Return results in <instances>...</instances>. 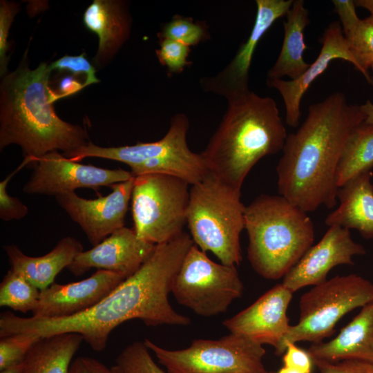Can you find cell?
I'll list each match as a JSON object with an SVG mask.
<instances>
[{"label":"cell","mask_w":373,"mask_h":373,"mask_svg":"<svg viewBox=\"0 0 373 373\" xmlns=\"http://www.w3.org/2000/svg\"><path fill=\"white\" fill-rule=\"evenodd\" d=\"M183 260L173 246H155L150 257L132 276L89 309L71 316L35 318L11 312L0 315V337L30 334L43 338L55 334H80L90 347L104 350L112 331L122 323L139 319L147 326H186L191 319L177 312L169 295Z\"/></svg>","instance_id":"6da1fadb"},{"label":"cell","mask_w":373,"mask_h":373,"mask_svg":"<svg viewBox=\"0 0 373 373\" xmlns=\"http://www.w3.org/2000/svg\"><path fill=\"white\" fill-rule=\"evenodd\" d=\"M365 120L360 106L349 104L340 91L310 105L282 150L276 166L279 194L306 212L333 208L339 158L351 132Z\"/></svg>","instance_id":"7a4b0ae2"},{"label":"cell","mask_w":373,"mask_h":373,"mask_svg":"<svg viewBox=\"0 0 373 373\" xmlns=\"http://www.w3.org/2000/svg\"><path fill=\"white\" fill-rule=\"evenodd\" d=\"M49 65L30 69L25 59L3 76L0 86V149L19 145L31 163L55 151H73L90 141L86 129L56 114L48 86Z\"/></svg>","instance_id":"3957f363"},{"label":"cell","mask_w":373,"mask_h":373,"mask_svg":"<svg viewBox=\"0 0 373 373\" xmlns=\"http://www.w3.org/2000/svg\"><path fill=\"white\" fill-rule=\"evenodd\" d=\"M287 137L276 102L252 91L228 101L218 127L201 152L208 172L241 191L262 157L283 150Z\"/></svg>","instance_id":"277c9868"},{"label":"cell","mask_w":373,"mask_h":373,"mask_svg":"<svg viewBox=\"0 0 373 373\" xmlns=\"http://www.w3.org/2000/svg\"><path fill=\"white\" fill-rule=\"evenodd\" d=\"M307 213L280 195L262 194L245 207L247 258L258 274L283 278L312 246L314 227Z\"/></svg>","instance_id":"5b68a950"},{"label":"cell","mask_w":373,"mask_h":373,"mask_svg":"<svg viewBox=\"0 0 373 373\" xmlns=\"http://www.w3.org/2000/svg\"><path fill=\"white\" fill-rule=\"evenodd\" d=\"M240 197L241 191L209 173L190 188L186 224L194 244L229 266L239 265L242 259L240 237L245 207Z\"/></svg>","instance_id":"8992f818"},{"label":"cell","mask_w":373,"mask_h":373,"mask_svg":"<svg viewBox=\"0 0 373 373\" xmlns=\"http://www.w3.org/2000/svg\"><path fill=\"white\" fill-rule=\"evenodd\" d=\"M189 121L184 113L174 115L164 136L155 142L134 145L102 147L90 141L64 156L75 162L99 157L123 162L134 177L165 174L179 178L191 186L203 180L208 170L201 153L193 152L186 140Z\"/></svg>","instance_id":"52a82bcc"},{"label":"cell","mask_w":373,"mask_h":373,"mask_svg":"<svg viewBox=\"0 0 373 373\" xmlns=\"http://www.w3.org/2000/svg\"><path fill=\"white\" fill-rule=\"evenodd\" d=\"M372 300L373 283L357 274L336 276L314 285L301 296L298 323L291 325L275 354H283L290 343L323 342L343 316Z\"/></svg>","instance_id":"ba28073f"},{"label":"cell","mask_w":373,"mask_h":373,"mask_svg":"<svg viewBox=\"0 0 373 373\" xmlns=\"http://www.w3.org/2000/svg\"><path fill=\"white\" fill-rule=\"evenodd\" d=\"M189 186L179 178L165 174L134 178L131 205L133 229L139 239L156 245L184 232Z\"/></svg>","instance_id":"9c48e42d"},{"label":"cell","mask_w":373,"mask_h":373,"mask_svg":"<svg viewBox=\"0 0 373 373\" xmlns=\"http://www.w3.org/2000/svg\"><path fill=\"white\" fill-rule=\"evenodd\" d=\"M167 373H273L262 362V345L243 335L230 333L219 339H195L181 350H171L145 338Z\"/></svg>","instance_id":"30bf717a"},{"label":"cell","mask_w":373,"mask_h":373,"mask_svg":"<svg viewBox=\"0 0 373 373\" xmlns=\"http://www.w3.org/2000/svg\"><path fill=\"white\" fill-rule=\"evenodd\" d=\"M195 244L186 253L173 283L178 304L197 315L211 317L227 312L243 293L236 266L217 263Z\"/></svg>","instance_id":"8fae6325"},{"label":"cell","mask_w":373,"mask_h":373,"mask_svg":"<svg viewBox=\"0 0 373 373\" xmlns=\"http://www.w3.org/2000/svg\"><path fill=\"white\" fill-rule=\"evenodd\" d=\"M33 164L34 170L23 187L28 194L56 197L79 188L110 186L134 177L122 169H104L72 161L57 151L39 157Z\"/></svg>","instance_id":"7c38bea8"},{"label":"cell","mask_w":373,"mask_h":373,"mask_svg":"<svg viewBox=\"0 0 373 373\" xmlns=\"http://www.w3.org/2000/svg\"><path fill=\"white\" fill-rule=\"evenodd\" d=\"M134 178L111 185L109 194L96 199L83 198L75 191L59 195L55 198L94 247L124 227Z\"/></svg>","instance_id":"4fadbf2b"},{"label":"cell","mask_w":373,"mask_h":373,"mask_svg":"<svg viewBox=\"0 0 373 373\" xmlns=\"http://www.w3.org/2000/svg\"><path fill=\"white\" fill-rule=\"evenodd\" d=\"M294 0H256V15L249 36L238 48L230 63L213 76L204 77V91L225 97L228 101L250 91L249 69L255 50L261 38L279 18L287 15Z\"/></svg>","instance_id":"5bb4252c"},{"label":"cell","mask_w":373,"mask_h":373,"mask_svg":"<svg viewBox=\"0 0 373 373\" xmlns=\"http://www.w3.org/2000/svg\"><path fill=\"white\" fill-rule=\"evenodd\" d=\"M365 253L363 246L352 240L350 229L330 226L283 277L281 283L292 293L306 286L321 284L327 280L332 268L340 265H352L353 256Z\"/></svg>","instance_id":"9a60e30c"},{"label":"cell","mask_w":373,"mask_h":373,"mask_svg":"<svg viewBox=\"0 0 373 373\" xmlns=\"http://www.w3.org/2000/svg\"><path fill=\"white\" fill-rule=\"evenodd\" d=\"M293 293L282 283L274 286L251 305L222 322L230 333L278 348L291 325L287 315Z\"/></svg>","instance_id":"2e32d148"},{"label":"cell","mask_w":373,"mask_h":373,"mask_svg":"<svg viewBox=\"0 0 373 373\" xmlns=\"http://www.w3.org/2000/svg\"><path fill=\"white\" fill-rule=\"evenodd\" d=\"M155 246L139 239L133 228L124 226L90 249L80 252L68 269L75 276L97 268L127 278L150 257Z\"/></svg>","instance_id":"e0dca14e"},{"label":"cell","mask_w":373,"mask_h":373,"mask_svg":"<svg viewBox=\"0 0 373 373\" xmlns=\"http://www.w3.org/2000/svg\"><path fill=\"white\" fill-rule=\"evenodd\" d=\"M126 278L115 272L97 269L87 278L68 284L52 283L41 290L35 318H61L95 306Z\"/></svg>","instance_id":"ac0fdd59"},{"label":"cell","mask_w":373,"mask_h":373,"mask_svg":"<svg viewBox=\"0 0 373 373\" xmlns=\"http://www.w3.org/2000/svg\"><path fill=\"white\" fill-rule=\"evenodd\" d=\"M321 41L322 47L318 57L298 78L287 81L281 79H267L268 87L276 88L282 96L285 108V122L291 127H296L299 124L300 106L304 94L332 60H345L358 70V65L350 50L338 21H333L328 26Z\"/></svg>","instance_id":"d6986e66"},{"label":"cell","mask_w":373,"mask_h":373,"mask_svg":"<svg viewBox=\"0 0 373 373\" xmlns=\"http://www.w3.org/2000/svg\"><path fill=\"white\" fill-rule=\"evenodd\" d=\"M313 361L357 360L373 364V300L328 342L313 343L307 350Z\"/></svg>","instance_id":"ffe728a7"},{"label":"cell","mask_w":373,"mask_h":373,"mask_svg":"<svg viewBox=\"0 0 373 373\" xmlns=\"http://www.w3.org/2000/svg\"><path fill=\"white\" fill-rule=\"evenodd\" d=\"M85 26L99 38L95 63L107 64L129 37L131 17L122 1L95 0L83 16Z\"/></svg>","instance_id":"44dd1931"},{"label":"cell","mask_w":373,"mask_h":373,"mask_svg":"<svg viewBox=\"0 0 373 373\" xmlns=\"http://www.w3.org/2000/svg\"><path fill=\"white\" fill-rule=\"evenodd\" d=\"M3 249L10 269L43 290L54 283L58 274L68 268L83 251V245L76 238L66 236L59 240L51 251L41 256H27L15 245H6Z\"/></svg>","instance_id":"7402d4cb"},{"label":"cell","mask_w":373,"mask_h":373,"mask_svg":"<svg viewBox=\"0 0 373 373\" xmlns=\"http://www.w3.org/2000/svg\"><path fill=\"white\" fill-rule=\"evenodd\" d=\"M372 171L363 172L338 188L340 204L325 218L330 227L356 229L367 239L373 238V184Z\"/></svg>","instance_id":"603a6c76"},{"label":"cell","mask_w":373,"mask_h":373,"mask_svg":"<svg viewBox=\"0 0 373 373\" xmlns=\"http://www.w3.org/2000/svg\"><path fill=\"white\" fill-rule=\"evenodd\" d=\"M284 21V39L274 66L268 70L267 79L288 77L291 80L301 76L309 66L303 58L307 48L304 30L310 23L308 10L303 0H294Z\"/></svg>","instance_id":"cb8c5ba5"},{"label":"cell","mask_w":373,"mask_h":373,"mask_svg":"<svg viewBox=\"0 0 373 373\" xmlns=\"http://www.w3.org/2000/svg\"><path fill=\"white\" fill-rule=\"evenodd\" d=\"M83 341L80 334L75 333L40 338L28 352L22 373H69Z\"/></svg>","instance_id":"d4e9b609"},{"label":"cell","mask_w":373,"mask_h":373,"mask_svg":"<svg viewBox=\"0 0 373 373\" xmlns=\"http://www.w3.org/2000/svg\"><path fill=\"white\" fill-rule=\"evenodd\" d=\"M373 168V124L365 122L349 135L336 171V184L341 187L357 175Z\"/></svg>","instance_id":"484cf974"},{"label":"cell","mask_w":373,"mask_h":373,"mask_svg":"<svg viewBox=\"0 0 373 373\" xmlns=\"http://www.w3.org/2000/svg\"><path fill=\"white\" fill-rule=\"evenodd\" d=\"M41 290L9 269L0 284V306L26 314L38 306Z\"/></svg>","instance_id":"4316f807"},{"label":"cell","mask_w":373,"mask_h":373,"mask_svg":"<svg viewBox=\"0 0 373 373\" xmlns=\"http://www.w3.org/2000/svg\"><path fill=\"white\" fill-rule=\"evenodd\" d=\"M358 70L373 84L368 69L373 64V15L361 19L354 32L345 38Z\"/></svg>","instance_id":"83f0119b"},{"label":"cell","mask_w":373,"mask_h":373,"mask_svg":"<svg viewBox=\"0 0 373 373\" xmlns=\"http://www.w3.org/2000/svg\"><path fill=\"white\" fill-rule=\"evenodd\" d=\"M115 361L123 373H166L155 363L144 341L127 345Z\"/></svg>","instance_id":"f1b7e54d"},{"label":"cell","mask_w":373,"mask_h":373,"mask_svg":"<svg viewBox=\"0 0 373 373\" xmlns=\"http://www.w3.org/2000/svg\"><path fill=\"white\" fill-rule=\"evenodd\" d=\"M158 35L160 39H171L190 47L207 39L208 32L202 23L176 15L163 26Z\"/></svg>","instance_id":"f546056e"},{"label":"cell","mask_w":373,"mask_h":373,"mask_svg":"<svg viewBox=\"0 0 373 373\" xmlns=\"http://www.w3.org/2000/svg\"><path fill=\"white\" fill-rule=\"evenodd\" d=\"M40 338L30 334L0 337V371L23 363L28 352Z\"/></svg>","instance_id":"4dcf8cb0"},{"label":"cell","mask_w":373,"mask_h":373,"mask_svg":"<svg viewBox=\"0 0 373 373\" xmlns=\"http://www.w3.org/2000/svg\"><path fill=\"white\" fill-rule=\"evenodd\" d=\"M190 47L171 39H160V48L156 50L157 59L162 66H166L170 74L180 73L191 64L187 60Z\"/></svg>","instance_id":"1f68e13d"},{"label":"cell","mask_w":373,"mask_h":373,"mask_svg":"<svg viewBox=\"0 0 373 373\" xmlns=\"http://www.w3.org/2000/svg\"><path fill=\"white\" fill-rule=\"evenodd\" d=\"M29 161L24 159L20 166L0 182V218L3 221L21 220L28 213V207L19 199L10 195L7 192L8 184L13 175Z\"/></svg>","instance_id":"d6a6232c"},{"label":"cell","mask_w":373,"mask_h":373,"mask_svg":"<svg viewBox=\"0 0 373 373\" xmlns=\"http://www.w3.org/2000/svg\"><path fill=\"white\" fill-rule=\"evenodd\" d=\"M50 71H68L75 76H81L85 87L99 82L95 75L96 70L85 57L84 54L77 56L66 55L49 65Z\"/></svg>","instance_id":"836d02e7"},{"label":"cell","mask_w":373,"mask_h":373,"mask_svg":"<svg viewBox=\"0 0 373 373\" xmlns=\"http://www.w3.org/2000/svg\"><path fill=\"white\" fill-rule=\"evenodd\" d=\"M19 4L15 2L1 1L0 3V73L5 75L7 71L8 50V35L15 16L19 10Z\"/></svg>","instance_id":"e575fe53"},{"label":"cell","mask_w":373,"mask_h":373,"mask_svg":"<svg viewBox=\"0 0 373 373\" xmlns=\"http://www.w3.org/2000/svg\"><path fill=\"white\" fill-rule=\"evenodd\" d=\"M319 373H373V364L357 360L338 362L313 361Z\"/></svg>","instance_id":"d590c367"},{"label":"cell","mask_w":373,"mask_h":373,"mask_svg":"<svg viewBox=\"0 0 373 373\" xmlns=\"http://www.w3.org/2000/svg\"><path fill=\"white\" fill-rule=\"evenodd\" d=\"M332 3L339 17L343 33L346 38L354 32L361 20L356 12L354 1L333 0Z\"/></svg>","instance_id":"8d00e7d4"},{"label":"cell","mask_w":373,"mask_h":373,"mask_svg":"<svg viewBox=\"0 0 373 373\" xmlns=\"http://www.w3.org/2000/svg\"><path fill=\"white\" fill-rule=\"evenodd\" d=\"M283 361L284 366L299 370L303 373H311L314 363L308 352L302 350L293 343L287 345Z\"/></svg>","instance_id":"74e56055"},{"label":"cell","mask_w":373,"mask_h":373,"mask_svg":"<svg viewBox=\"0 0 373 373\" xmlns=\"http://www.w3.org/2000/svg\"><path fill=\"white\" fill-rule=\"evenodd\" d=\"M99 363L93 358L77 357L73 361L69 373H101Z\"/></svg>","instance_id":"f35d334b"},{"label":"cell","mask_w":373,"mask_h":373,"mask_svg":"<svg viewBox=\"0 0 373 373\" xmlns=\"http://www.w3.org/2000/svg\"><path fill=\"white\" fill-rule=\"evenodd\" d=\"M82 82L74 77L68 76L61 79L59 84L58 91L55 92L58 99L61 97L70 96L84 88Z\"/></svg>","instance_id":"ab89813d"},{"label":"cell","mask_w":373,"mask_h":373,"mask_svg":"<svg viewBox=\"0 0 373 373\" xmlns=\"http://www.w3.org/2000/svg\"><path fill=\"white\" fill-rule=\"evenodd\" d=\"M360 107L365 115V122L373 124V103L370 100H367Z\"/></svg>","instance_id":"60d3db41"},{"label":"cell","mask_w":373,"mask_h":373,"mask_svg":"<svg viewBox=\"0 0 373 373\" xmlns=\"http://www.w3.org/2000/svg\"><path fill=\"white\" fill-rule=\"evenodd\" d=\"M354 3L356 6L363 8L373 15V0H356Z\"/></svg>","instance_id":"b9f144b4"},{"label":"cell","mask_w":373,"mask_h":373,"mask_svg":"<svg viewBox=\"0 0 373 373\" xmlns=\"http://www.w3.org/2000/svg\"><path fill=\"white\" fill-rule=\"evenodd\" d=\"M99 368L101 373H123L117 365L108 367L100 362Z\"/></svg>","instance_id":"7bdbcfd3"},{"label":"cell","mask_w":373,"mask_h":373,"mask_svg":"<svg viewBox=\"0 0 373 373\" xmlns=\"http://www.w3.org/2000/svg\"><path fill=\"white\" fill-rule=\"evenodd\" d=\"M23 363L17 364L0 371V373H22Z\"/></svg>","instance_id":"ee69618b"},{"label":"cell","mask_w":373,"mask_h":373,"mask_svg":"<svg viewBox=\"0 0 373 373\" xmlns=\"http://www.w3.org/2000/svg\"><path fill=\"white\" fill-rule=\"evenodd\" d=\"M276 373H303L299 370L289 368L285 366L282 367Z\"/></svg>","instance_id":"f6af8a7d"},{"label":"cell","mask_w":373,"mask_h":373,"mask_svg":"<svg viewBox=\"0 0 373 373\" xmlns=\"http://www.w3.org/2000/svg\"><path fill=\"white\" fill-rule=\"evenodd\" d=\"M370 68H371V70H372V71L373 73V64L371 66Z\"/></svg>","instance_id":"bcb514c9"},{"label":"cell","mask_w":373,"mask_h":373,"mask_svg":"<svg viewBox=\"0 0 373 373\" xmlns=\"http://www.w3.org/2000/svg\"><path fill=\"white\" fill-rule=\"evenodd\" d=\"M273 373H276L275 372H273Z\"/></svg>","instance_id":"7dc6e473"}]
</instances>
